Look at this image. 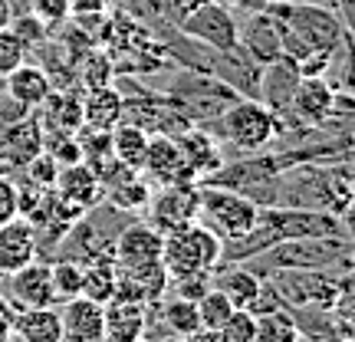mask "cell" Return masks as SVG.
<instances>
[{
  "label": "cell",
  "instance_id": "1",
  "mask_svg": "<svg viewBox=\"0 0 355 342\" xmlns=\"http://www.w3.org/2000/svg\"><path fill=\"white\" fill-rule=\"evenodd\" d=\"M355 198L352 168L349 162H296L279 168L277 204L290 207H313L349 221Z\"/></svg>",
  "mask_w": 355,
  "mask_h": 342
},
{
  "label": "cell",
  "instance_id": "2",
  "mask_svg": "<svg viewBox=\"0 0 355 342\" xmlns=\"http://www.w3.org/2000/svg\"><path fill=\"white\" fill-rule=\"evenodd\" d=\"M257 270L260 277L273 273V270H339L349 273L352 270V237H293V241H277L266 247L263 254H257Z\"/></svg>",
  "mask_w": 355,
  "mask_h": 342
},
{
  "label": "cell",
  "instance_id": "3",
  "mask_svg": "<svg viewBox=\"0 0 355 342\" xmlns=\"http://www.w3.org/2000/svg\"><path fill=\"white\" fill-rule=\"evenodd\" d=\"M162 92L175 102L178 112L188 115L194 126L214 122V119H220V115L237 102V92H234L227 83H220V79L211 76V73L181 69V66H178V73L171 76V83H168Z\"/></svg>",
  "mask_w": 355,
  "mask_h": 342
},
{
  "label": "cell",
  "instance_id": "4",
  "mask_svg": "<svg viewBox=\"0 0 355 342\" xmlns=\"http://www.w3.org/2000/svg\"><path fill=\"white\" fill-rule=\"evenodd\" d=\"M204 126L217 128L214 132L217 139L234 145L241 155H257V152H263V148H270V145L277 142L279 119H277V112H270L260 99L237 96V102H234L220 119L204 122Z\"/></svg>",
  "mask_w": 355,
  "mask_h": 342
},
{
  "label": "cell",
  "instance_id": "5",
  "mask_svg": "<svg viewBox=\"0 0 355 342\" xmlns=\"http://www.w3.org/2000/svg\"><path fill=\"white\" fill-rule=\"evenodd\" d=\"M270 10L279 17V24L286 33L306 43L316 53L339 50L345 40H352V30L339 20V13L332 7H319V3H266Z\"/></svg>",
  "mask_w": 355,
  "mask_h": 342
},
{
  "label": "cell",
  "instance_id": "6",
  "mask_svg": "<svg viewBox=\"0 0 355 342\" xmlns=\"http://www.w3.org/2000/svg\"><path fill=\"white\" fill-rule=\"evenodd\" d=\"M220 247H224V241L214 230H207L204 224L194 221L175 234H165L162 266H165L168 280L188 277V273H214V266L220 264Z\"/></svg>",
  "mask_w": 355,
  "mask_h": 342
},
{
  "label": "cell",
  "instance_id": "7",
  "mask_svg": "<svg viewBox=\"0 0 355 342\" xmlns=\"http://www.w3.org/2000/svg\"><path fill=\"white\" fill-rule=\"evenodd\" d=\"M266 283L277 290L286 309H303V306H319L332 309L339 293L352 283V273H329V270H273L266 273Z\"/></svg>",
  "mask_w": 355,
  "mask_h": 342
},
{
  "label": "cell",
  "instance_id": "8",
  "mask_svg": "<svg viewBox=\"0 0 355 342\" xmlns=\"http://www.w3.org/2000/svg\"><path fill=\"white\" fill-rule=\"evenodd\" d=\"M201 188V204H198V224L214 230L220 241H234L257 224V207L250 198H243L230 188L217 185H198Z\"/></svg>",
  "mask_w": 355,
  "mask_h": 342
},
{
  "label": "cell",
  "instance_id": "9",
  "mask_svg": "<svg viewBox=\"0 0 355 342\" xmlns=\"http://www.w3.org/2000/svg\"><path fill=\"white\" fill-rule=\"evenodd\" d=\"M257 221L273 230L277 241H293V237H352L349 221L329 214V211H313V207L266 204V207L257 211Z\"/></svg>",
  "mask_w": 355,
  "mask_h": 342
},
{
  "label": "cell",
  "instance_id": "10",
  "mask_svg": "<svg viewBox=\"0 0 355 342\" xmlns=\"http://www.w3.org/2000/svg\"><path fill=\"white\" fill-rule=\"evenodd\" d=\"M198 204H201L198 181H178V185H162L158 191H152L145 214H148V224L165 237L198 221Z\"/></svg>",
  "mask_w": 355,
  "mask_h": 342
},
{
  "label": "cell",
  "instance_id": "11",
  "mask_svg": "<svg viewBox=\"0 0 355 342\" xmlns=\"http://www.w3.org/2000/svg\"><path fill=\"white\" fill-rule=\"evenodd\" d=\"M178 30H181L184 37L211 46V50H230V46H237V17H234L230 7L217 3V0L194 3V7L181 17Z\"/></svg>",
  "mask_w": 355,
  "mask_h": 342
},
{
  "label": "cell",
  "instance_id": "12",
  "mask_svg": "<svg viewBox=\"0 0 355 342\" xmlns=\"http://www.w3.org/2000/svg\"><path fill=\"white\" fill-rule=\"evenodd\" d=\"M3 300L13 309H33V306H56L50 283V260H30L13 273H0Z\"/></svg>",
  "mask_w": 355,
  "mask_h": 342
},
{
  "label": "cell",
  "instance_id": "13",
  "mask_svg": "<svg viewBox=\"0 0 355 342\" xmlns=\"http://www.w3.org/2000/svg\"><path fill=\"white\" fill-rule=\"evenodd\" d=\"M336 105V89L322 76H303L300 86L293 92L286 112L277 115L279 128H296V126H322L332 115Z\"/></svg>",
  "mask_w": 355,
  "mask_h": 342
},
{
  "label": "cell",
  "instance_id": "14",
  "mask_svg": "<svg viewBox=\"0 0 355 342\" xmlns=\"http://www.w3.org/2000/svg\"><path fill=\"white\" fill-rule=\"evenodd\" d=\"M237 46L247 50L257 63H270L283 56V26L270 7L247 10V20H237Z\"/></svg>",
  "mask_w": 355,
  "mask_h": 342
},
{
  "label": "cell",
  "instance_id": "15",
  "mask_svg": "<svg viewBox=\"0 0 355 342\" xmlns=\"http://www.w3.org/2000/svg\"><path fill=\"white\" fill-rule=\"evenodd\" d=\"M162 243L165 237L148 224V221H132L115 234L112 257L115 266H139V264H158L162 260Z\"/></svg>",
  "mask_w": 355,
  "mask_h": 342
},
{
  "label": "cell",
  "instance_id": "16",
  "mask_svg": "<svg viewBox=\"0 0 355 342\" xmlns=\"http://www.w3.org/2000/svg\"><path fill=\"white\" fill-rule=\"evenodd\" d=\"M152 188H162V185H178V181H194L188 171V162L178 148L175 139L168 135H152L148 139V152H145V165L139 171Z\"/></svg>",
  "mask_w": 355,
  "mask_h": 342
},
{
  "label": "cell",
  "instance_id": "17",
  "mask_svg": "<svg viewBox=\"0 0 355 342\" xmlns=\"http://www.w3.org/2000/svg\"><path fill=\"white\" fill-rule=\"evenodd\" d=\"M40 152H43V126L37 112H26L0 135V171H20Z\"/></svg>",
  "mask_w": 355,
  "mask_h": 342
},
{
  "label": "cell",
  "instance_id": "18",
  "mask_svg": "<svg viewBox=\"0 0 355 342\" xmlns=\"http://www.w3.org/2000/svg\"><path fill=\"white\" fill-rule=\"evenodd\" d=\"M260 69H263V63H257L254 56H250L247 50H241V46L214 50V56H211V76H217L220 83H227L237 96H250V99H257Z\"/></svg>",
  "mask_w": 355,
  "mask_h": 342
},
{
  "label": "cell",
  "instance_id": "19",
  "mask_svg": "<svg viewBox=\"0 0 355 342\" xmlns=\"http://www.w3.org/2000/svg\"><path fill=\"white\" fill-rule=\"evenodd\" d=\"M175 142L181 148V155H184V162H188V171L194 181H204L207 175H214L217 168L224 165V145H220V139L211 128L191 126Z\"/></svg>",
  "mask_w": 355,
  "mask_h": 342
},
{
  "label": "cell",
  "instance_id": "20",
  "mask_svg": "<svg viewBox=\"0 0 355 342\" xmlns=\"http://www.w3.org/2000/svg\"><path fill=\"white\" fill-rule=\"evenodd\" d=\"M37 119L43 132H60V135H76L83 126V89H50V96L40 102Z\"/></svg>",
  "mask_w": 355,
  "mask_h": 342
},
{
  "label": "cell",
  "instance_id": "21",
  "mask_svg": "<svg viewBox=\"0 0 355 342\" xmlns=\"http://www.w3.org/2000/svg\"><path fill=\"white\" fill-rule=\"evenodd\" d=\"M300 79H303L300 66L293 63V60H286V56H277V60L263 63V69H260L257 99L263 102L270 112L283 115L293 99V92H296V86H300Z\"/></svg>",
  "mask_w": 355,
  "mask_h": 342
},
{
  "label": "cell",
  "instance_id": "22",
  "mask_svg": "<svg viewBox=\"0 0 355 342\" xmlns=\"http://www.w3.org/2000/svg\"><path fill=\"white\" fill-rule=\"evenodd\" d=\"M53 191H56V194H60V198H63V201L69 204L73 211H79V214H86L89 207L102 204V198H105L99 175H96V171H92L89 165H83V162L60 168V175H56V185H53Z\"/></svg>",
  "mask_w": 355,
  "mask_h": 342
},
{
  "label": "cell",
  "instance_id": "23",
  "mask_svg": "<svg viewBox=\"0 0 355 342\" xmlns=\"http://www.w3.org/2000/svg\"><path fill=\"white\" fill-rule=\"evenodd\" d=\"M63 319V342H102L105 339V309L96 300L76 296L66 300L60 309Z\"/></svg>",
  "mask_w": 355,
  "mask_h": 342
},
{
  "label": "cell",
  "instance_id": "24",
  "mask_svg": "<svg viewBox=\"0 0 355 342\" xmlns=\"http://www.w3.org/2000/svg\"><path fill=\"white\" fill-rule=\"evenodd\" d=\"M37 260V234L26 217H13L0 224V273H13L24 264Z\"/></svg>",
  "mask_w": 355,
  "mask_h": 342
},
{
  "label": "cell",
  "instance_id": "25",
  "mask_svg": "<svg viewBox=\"0 0 355 342\" xmlns=\"http://www.w3.org/2000/svg\"><path fill=\"white\" fill-rule=\"evenodd\" d=\"M10 332L20 342H63V319L56 306H33L10 313Z\"/></svg>",
  "mask_w": 355,
  "mask_h": 342
},
{
  "label": "cell",
  "instance_id": "26",
  "mask_svg": "<svg viewBox=\"0 0 355 342\" xmlns=\"http://www.w3.org/2000/svg\"><path fill=\"white\" fill-rule=\"evenodd\" d=\"M50 76L43 73V66L37 63H20L13 73H7L3 76V96H10L13 102H20V105H26V109H37L40 102L50 96Z\"/></svg>",
  "mask_w": 355,
  "mask_h": 342
},
{
  "label": "cell",
  "instance_id": "27",
  "mask_svg": "<svg viewBox=\"0 0 355 342\" xmlns=\"http://www.w3.org/2000/svg\"><path fill=\"white\" fill-rule=\"evenodd\" d=\"M211 277H214V287L227 296L234 309H250L257 300V293H260V287H263V277H260L257 270L241 266V264L227 266V270L217 264Z\"/></svg>",
  "mask_w": 355,
  "mask_h": 342
},
{
  "label": "cell",
  "instance_id": "28",
  "mask_svg": "<svg viewBox=\"0 0 355 342\" xmlns=\"http://www.w3.org/2000/svg\"><path fill=\"white\" fill-rule=\"evenodd\" d=\"M102 309H105V339H141L145 336L148 303L112 296L109 303H102Z\"/></svg>",
  "mask_w": 355,
  "mask_h": 342
},
{
  "label": "cell",
  "instance_id": "29",
  "mask_svg": "<svg viewBox=\"0 0 355 342\" xmlns=\"http://www.w3.org/2000/svg\"><path fill=\"white\" fill-rule=\"evenodd\" d=\"M122 122V92L112 86L83 89V126L115 128Z\"/></svg>",
  "mask_w": 355,
  "mask_h": 342
},
{
  "label": "cell",
  "instance_id": "30",
  "mask_svg": "<svg viewBox=\"0 0 355 342\" xmlns=\"http://www.w3.org/2000/svg\"><path fill=\"white\" fill-rule=\"evenodd\" d=\"M115 293V257L112 250L89 257L83 264V296L96 303H109Z\"/></svg>",
  "mask_w": 355,
  "mask_h": 342
},
{
  "label": "cell",
  "instance_id": "31",
  "mask_svg": "<svg viewBox=\"0 0 355 342\" xmlns=\"http://www.w3.org/2000/svg\"><path fill=\"white\" fill-rule=\"evenodd\" d=\"M148 139L152 135H145L139 126H132V122H119L112 128V155L119 165H125L128 171H141L145 165V152H148Z\"/></svg>",
  "mask_w": 355,
  "mask_h": 342
},
{
  "label": "cell",
  "instance_id": "32",
  "mask_svg": "<svg viewBox=\"0 0 355 342\" xmlns=\"http://www.w3.org/2000/svg\"><path fill=\"white\" fill-rule=\"evenodd\" d=\"M158 316L165 323L168 336H181V339H188L194 332L201 330V316H198V303H191V300H178V296H162L158 300Z\"/></svg>",
  "mask_w": 355,
  "mask_h": 342
},
{
  "label": "cell",
  "instance_id": "33",
  "mask_svg": "<svg viewBox=\"0 0 355 342\" xmlns=\"http://www.w3.org/2000/svg\"><path fill=\"white\" fill-rule=\"evenodd\" d=\"M254 342H300V326L286 306L279 309H266V313H254Z\"/></svg>",
  "mask_w": 355,
  "mask_h": 342
},
{
  "label": "cell",
  "instance_id": "34",
  "mask_svg": "<svg viewBox=\"0 0 355 342\" xmlns=\"http://www.w3.org/2000/svg\"><path fill=\"white\" fill-rule=\"evenodd\" d=\"M115 83V66L109 50H102L99 43L86 50L76 63V86L79 89H99V86H112Z\"/></svg>",
  "mask_w": 355,
  "mask_h": 342
},
{
  "label": "cell",
  "instance_id": "35",
  "mask_svg": "<svg viewBox=\"0 0 355 342\" xmlns=\"http://www.w3.org/2000/svg\"><path fill=\"white\" fill-rule=\"evenodd\" d=\"M148 198H152V185L141 175H128L125 181L105 188V198H102V201L112 204L115 211H122V214H139V211H145Z\"/></svg>",
  "mask_w": 355,
  "mask_h": 342
},
{
  "label": "cell",
  "instance_id": "36",
  "mask_svg": "<svg viewBox=\"0 0 355 342\" xmlns=\"http://www.w3.org/2000/svg\"><path fill=\"white\" fill-rule=\"evenodd\" d=\"M50 283H53L56 303H66V300L83 296V264L66 260V257H53L50 260Z\"/></svg>",
  "mask_w": 355,
  "mask_h": 342
},
{
  "label": "cell",
  "instance_id": "37",
  "mask_svg": "<svg viewBox=\"0 0 355 342\" xmlns=\"http://www.w3.org/2000/svg\"><path fill=\"white\" fill-rule=\"evenodd\" d=\"M230 313H234V306H230V300L220 290H217V287H211V290H207L201 300H198L201 330H220V326L227 323Z\"/></svg>",
  "mask_w": 355,
  "mask_h": 342
},
{
  "label": "cell",
  "instance_id": "38",
  "mask_svg": "<svg viewBox=\"0 0 355 342\" xmlns=\"http://www.w3.org/2000/svg\"><path fill=\"white\" fill-rule=\"evenodd\" d=\"M20 171H24L26 185L50 191L53 185H56V175H60V162H56L50 152H40V155H33V158H30Z\"/></svg>",
  "mask_w": 355,
  "mask_h": 342
},
{
  "label": "cell",
  "instance_id": "39",
  "mask_svg": "<svg viewBox=\"0 0 355 342\" xmlns=\"http://www.w3.org/2000/svg\"><path fill=\"white\" fill-rule=\"evenodd\" d=\"M7 26H10L13 37L24 43L26 53H33L40 43H43V40L50 37V30H46V26L37 20V13H17V17H10V24H7Z\"/></svg>",
  "mask_w": 355,
  "mask_h": 342
},
{
  "label": "cell",
  "instance_id": "40",
  "mask_svg": "<svg viewBox=\"0 0 355 342\" xmlns=\"http://www.w3.org/2000/svg\"><path fill=\"white\" fill-rule=\"evenodd\" d=\"M214 287V277L211 273H188V277H175L168 280V296H178V300H191V303H198L204 293Z\"/></svg>",
  "mask_w": 355,
  "mask_h": 342
},
{
  "label": "cell",
  "instance_id": "41",
  "mask_svg": "<svg viewBox=\"0 0 355 342\" xmlns=\"http://www.w3.org/2000/svg\"><path fill=\"white\" fill-rule=\"evenodd\" d=\"M30 13H37V20L50 33H56L60 26L69 20V0H30Z\"/></svg>",
  "mask_w": 355,
  "mask_h": 342
},
{
  "label": "cell",
  "instance_id": "42",
  "mask_svg": "<svg viewBox=\"0 0 355 342\" xmlns=\"http://www.w3.org/2000/svg\"><path fill=\"white\" fill-rule=\"evenodd\" d=\"M254 326L257 319L250 309H234L227 316V323L220 326V336L227 342H254Z\"/></svg>",
  "mask_w": 355,
  "mask_h": 342
},
{
  "label": "cell",
  "instance_id": "43",
  "mask_svg": "<svg viewBox=\"0 0 355 342\" xmlns=\"http://www.w3.org/2000/svg\"><path fill=\"white\" fill-rule=\"evenodd\" d=\"M24 60H26L24 43L10 33V26H3V30H0V79L7 76V73H13Z\"/></svg>",
  "mask_w": 355,
  "mask_h": 342
},
{
  "label": "cell",
  "instance_id": "44",
  "mask_svg": "<svg viewBox=\"0 0 355 342\" xmlns=\"http://www.w3.org/2000/svg\"><path fill=\"white\" fill-rule=\"evenodd\" d=\"M20 217V198H17V181L7 171H0V224Z\"/></svg>",
  "mask_w": 355,
  "mask_h": 342
},
{
  "label": "cell",
  "instance_id": "45",
  "mask_svg": "<svg viewBox=\"0 0 355 342\" xmlns=\"http://www.w3.org/2000/svg\"><path fill=\"white\" fill-rule=\"evenodd\" d=\"M26 112H33V109H26V105H20V102H13L10 96H3V99H0V135H3L13 122H20Z\"/></svg>",
  "mask_w": 355,
  "mask_h": 342
},
{
  "label": "cell",
  "instance_id": "46",
  "mask_svg": "<svg viewBox=\"0 0 355 342\" xmlns=\"http://www.w3.org/2000/svg\"><path fill=\"white\" fill-rule=\"evenodd\" d=\"M112 7V0H69L73 13H105Z\"/></svg>",
  "mask_w": 355,
  "mask_h": 342
},
{
  "label": "cell",
  "instance_id": "47",
  "mask_svg": "<svg viewBox=\"0 0 355 342\" xmlns=\"http://www.w3.org/2000/svg\"><path fill=\"white\" fill-rule=\"evenodd\" d=\"M188 342H227L220 336V330H198L194 336H188Z\"/></svg>",
  "mask_w": 355,
  "mask_h": 342
},
{
  "label": "cell",
  "instance_id": "48",
  "mask_svg": "<svg viewBox=\"0 0 355 342\" xmlns=\"http://www.w3.org/2000/svg\"><path fill=\"white\" fill-rule=\"evenodd\" d=\"M145 342H188V339H181V336H168V339H145Z\"/></svg>",
  "mask_w": 355,
  "mask_h": 342
},
{
  "label": "cell",
  "instance_id": "49",
  "mask_svg": "<svg viewBox=\"0 0 355 342\" xmlns=\"http://www.w3.org/2000/svg\"><path fill=\"white\" fill-rule=\"evenodd\" d=\"M322 342H352V339H343V336H329V339H322Z\"/></svg>",
  "mask_w": 355,
  "mask_h": 342
},
{
  "label": "cell",
  "instance_id": "50",
  "mask_svg": "<svg viewBox=\"0 0 355 342\" xmlns=\"http://www.w3.org/2000/svg\"><path fill=\"white\" fill-rule=\"evenodd\" d=\"M102 342H145V339H102Z\"/></svg>",
  "mask_w": 355,
  "mask_h": 342
},
{
  "label": "cell",
  "instance_id": "51",
  "mask_svg": "<svg viewBox=\"0 0 355 342\" xmlns=\"http://www.w3.org/2000/svg\"><path fill=\"white\" fill-rule=\"evenodd\" d=\"M329 3H336V0H329Z\"/></svg>",
  "mask_w": 355,
  "mask_h": 342
},
{
  "label": "cell",
  "instance_id": "52",
  "mask_svg": "<svg viewBox=\"0 0 355 342\" xmlns=\"http://www.w3.org/2000/svg\"><path fill=\"white\" fill-rule=\"evenodd\" d=\"M13 342H20V339H13Z\"/></svg>",
  "mask_w": 355,
  "mask_h": 342
}]
</instances>
